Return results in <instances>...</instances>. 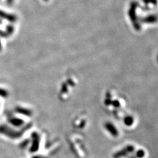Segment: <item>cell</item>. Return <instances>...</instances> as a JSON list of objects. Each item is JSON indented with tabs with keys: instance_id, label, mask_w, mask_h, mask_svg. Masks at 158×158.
<instances>
[{
	"instance_id": "obj_3",
	"label": "cell",
	"mask_w": 158,
	"mask_h": 158,
	"mask_svg": "<svg viewBox=\"0 0 158 158\" xmlns=\"http://www.w3.org/2000/svg\"><path fill=\"white\" fill-rule=\"evenodd\" d=\"M45 1H48V0H45Z\"/></svg>"
},
{
	"instance_id": "obj_4",
	"label": "cell",
	"mask_w": 158,
	"mask_h": 158,
	"mask_svg": "<svg viewBox=\"0 0 158 158\" xmlns=\"http://www.w3.org/2000/svg\"><path fill=\"white\" fill-rule=\"evenodd\" d=\"M0 23H1V21H0Z\"/></svg>"
},
{
	"instance_id": "obj_1",
	"label": "cell",
	"mask_w": 158,
	"mask_h": 158,
	"mask_svg": "<svg viewBox=\"0 0 158 158\" xmlns=\"http://www.w3.org/2000/svg\"><path fill=\"white\" fill-rule=\"evenodd\" d=\"M0 16L2 17V18L6 19L9 20V21H12V22H13L14 21L16 20V16H15V15H11V14L3 12V11L2 10H0Z\"/></svg>"
},
{
	"instance_id": "obj_2",
	"label": "cell",
	"mask_w": 158,
	"mask_h": 158,
	"mask_svg": "<svg viewBox=\"0 0 158 158\" xmlns=\"http://www.w3.org/2000/svg\"><path fill=\"white\" fill-rule=\"evenodd\" d=\"M144 3H145L146 4H148V3H153V4H156L157 3V1L156 0H142Z\"/></svg>"
}]
</instances>
